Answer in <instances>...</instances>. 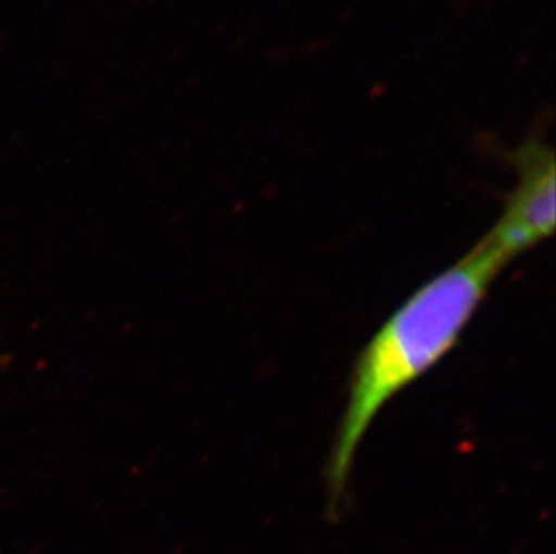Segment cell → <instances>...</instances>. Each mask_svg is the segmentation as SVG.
I'll list each match as a JSON object with an SVG mask.
<instances>
[{
	"instance_id": "obj_1",
	"label": "cell",
	"mask_w": 556,
	"mask_h": 554,
	"mask_svg": "<svg viewBox=\"0 0 556 554\" xmlns=\"http://www.w3.org/2000/svg\"><path fill=\"white\" fill-rule=\"evenodd\" d=\"M504 267L506 263L479 240L459 262L421 285L364 345L326 463L330 509L341 506L375 418L451 353Z\"/></svg>"
},
{
	"instance_id": "obj_2",
	"label": "cell",
	"mask_w": 556,
	"mask_h": 554,
	"mask_svg": "<svg viewBox=\"0 0 556 554\" xmlns=\"http://www.w3.org/2000/svg\"><path fill=\"white\" fill-rule=\"evenodd\" d=\"M519 184L509 194L497 224L481 238L506 265L547 240L556 222L555 153L544 142L530 141L514 153Z\"/></svg>"
}]
</instances>
